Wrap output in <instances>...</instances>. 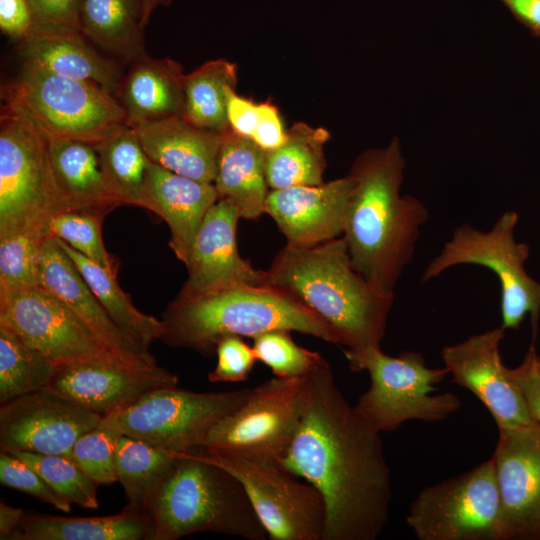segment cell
Returning <instances> with one entry per match:
<instances>
[{"label":"cell","instance_id":"7bdbcfd3","mask_svg":"<svg viewBox=\"0 0 540 540\" xmlns=\"http://www.w3.org/2000/svg\"><path fill=\"white\" fill-rule=\"evenodd\" d=\"M508 374L520 390L532 419L540 426V356L531 345L521 364L507 368Z\"/></svg>","mask_w":540,"mask_h":540},{"label":"cell","instance_id":"5bb4252c","mask_svg":"<svg viewBox=\"0 0 540 540\" xmlns=\"http://www.w3.org/2000/svg\"><path fill=\"white\" fill-rule=\"evenodd\" d=\"M307 398L308 377L275 376L250 389L245 402L210 430L201 447L279 459L298 428Z\"/></svg>","mask_w":540,"mask_h":540},{"label":"cell","instance_id":"681fc988","mask_svg":"<svg viewBox=\"0 0 540 540\" xmlns=\"http://www.w3.org/2000/svg\"><path fill=\"white\" fill-rule=\"evenodd\" d=\"M20 508L0 502V539L7 540L8 537L18 528L24 515Z\"/></svg>","mask_w":540,"mask_h":540},{"label":"cell","instance_id":"7dc6e473","mask_svg":"<svg viewBox=\"0 0 540 540\" xmlns=\"http://www.w3.org/2000/svg\"><path fill=\"white\" fill-rule=\"evenodd\" d=\"M34 27L26 0H0V29L7 36L23 40Z\"/></svg>","mask_w":540,"mask_h":540},{"label":"cell","instance_id":"8fae6325","mask_svg":"<svg viewBox=\"0 0 540 540\" xmlns=\"http://www.w3.org/2000/svg\"><path fill=\"white\" fill-rule=\"evenodd\" d=\"M249 392V388L195 392L162 387L103 416L98 426L162 449L189 453L203 445L210 430L239 408Z\"/></svg>","mask_w":540,"mask_h":540},{"label":"cell","instance_id":"bcb514c9","mask_svg":"<svg viewBox=\"0 0 540 540\" xmlns=\"http://www.w3.org/2000/svg\"><path fill=\"white\" fill-rule=\"evenodd\" d=\"M229 128L238 135L252 138L259 119V103L232 91L227 100Z\"/></svg>","mask_w":540,"mask_h":540},{"label":"cell","instance_id":"4fadbf2b","mask_svg":"<svg viewBox=\"0 0 540 540\" xmlns=\"http://www.w3.org/2000/svg\"><path fill=\"white\" fill-rule=\"evenodd\" d=\"M0 325L59 366L134 365L111 352L61 299L43 286L0 294Z\"/></svg>","mask_w":540,"mask_h":540},{"label":"cell","instance_id":"ee69618b","mask_svg":"<svg viewBox=\"0 0 540 540\" xmlns=\"http://www.w3.org/2000/svg\"><path fill=\"white\" fill-rule=\"evenodd\" d=\"M34 27L79 28L82 0H26Z\"/></svg>","mask_w":540,"mask_h":540},{"label":"cell","instance_id":"7c38bea8","mask_svg":"<svg viewBox=\"0 0 540 540\" xmlns=\"http://www.w3.org/2000/svg\"><path fill=\"white\" fill-rule=\"evenodd\" d=\"M406 523L419 540H500V498L492 458L422 489Z\"/></svg>","mask_w":540,"mask_h":540},{"label":"cell","instance_id":"4316f807","mask_svg":"<svg viewBox=\"0 0 540 540\" xmlns=\"http://www.w3.org/2000/svg\"><path fill=\"white\" fill-rule=\"evenodd\" d=\"M149 512L128 505L117 514L64 517L25 513L7 540H153Z\"/></svg>","mask_w":540,"mask_h":540},{"label":"cell","instance_id":"4dcf8cb0","mask_svg":"<svg viewBox=\"0 0 540 540\" xmlns=\"http://www.w3.org/2000/svg\"><path fill=\"white\" fill-rule=\"evenodd\" d=\"M55 239L71 258L119 330L139 348L149 351L150 345L161 339L165 330L164 322L142 313L134 306L130 297L119 286L116 273L86 258L62 240Z\"/></svg>","mask_w":540,"mask_h":540},{"label":"cell","instance_id":"d4e9b609","mask_svg":"<svg viewBox=\"0 0 540 540\" xmlns=\"http://www.w3.org/2000/svg\"><path fill=\"white\" fill-rule=\"evenodd\" d=\"M185 73L171 58L149 55L130 63L115 94L126 124L137 126L174 116H183Z\"/></svg>","mask_w":540,"mask_h":540},{"label":"cell","instance_id":"9a60e30c","mask_svg":"<svg viewBox=\"0 0 540 540\" xmlns=\"http://www.w3.org/2000/svg\"><path fill=\"white\" fill-rule=\"evenodd\" d=\"M102 417L52 387L33 391L1 404L0 448L70 458L75 442Z\"/></svg>","mask_w":540,"mask_h":540},{"label":"cell","instance_id":"7a4b0ae2","mask_svg":"<svg viewBox=\"0 0 540 540\" xmlns=\"http://www.w3.org/2000/svg\"><path fill=\"white\" fill-rule=\"evenodd\" d=\"M404 168L400 141L394 137L386 147L359 154L348 173L353 190L342 236L353 268L387 296H394L429 218L420 200L401 195Z\"/></svg>","mask_w":540,"mask_h":540},{"label":"cell","instance_id":"7402d4cb","mask_svg":"<svg viewBox=\"0 0 540 540\" xmlns=\"http://www.w3.org/2000/svg\"><path fill=\"white\" fill-rule=\"evenodd\" d=\"M217 201L218 193L213 183L177 174L151 161L141 208L155 213L167 223L169 246L184 264L207 212Z\"/></svg>","mask_w":540,"mask_h":540},{"label":"cell","instance_id":"e575fe53","mask_svg":"<svg viewBox=\"0 0 540 540\" xmlns=\"http://www.w3.org/2000/svg\"><path fill=\"white\" fill-rule=\"evenodd\" d=\"M59 365L0 325V403L51 387Z\"/></svg>","mask_w":540,"mask_h":540},{"label":"cell","instance_id":"52a82bcc","mask_svg":"<svg viewBox=\"0 0 540 540\" xmlns=\"http://www.w3.org/2000/svg\"><path fill=\"white\" fill-rule=\"evenodd\" d=\"M343 352L351 370L369 373L370 387L354 407L380 433L395 431L408 420L440 421L461 407L453 393L434 394L449 371L428 367L419 352L403 351L397 357L381 347Z\"/></svg>","mask_w":540,"mask_h":540},{"label":"cell","instance_id":"9c48e42d","mask_svg":"<svg viewBox=\"0 0 540 540\" xmlns=\"http://www.w3.org/2000/svg\"><path fill=\"white\" fill-rule=\"evenodd\" d=\"M193 453L235 476L271 540H323L326 509L320 492L274 457L224 448Z\"/></svg>","mask_w":540,"mask_h":540},{"label":"cell","instance_id":"c3c4849f","mask_svg":"<svg viewBox=\"0 0 540 540\" xmlns=\"http://www.w3.org/2000/svg\"><path fill=\"white\" fill-rule=\"evenodd\" d=\"M517 21L540 37V0H500Z\"/></svg>","mask_w":540,"mask_h":540},{"label":"cell","instance_id":"277c9868","mask_svg":"<svg viewBox=\"0 0 540 540\" xmlns=\"http://www.w3.org/2000/svg\"><path fill=\"white\" fill-rule=\"evenodd\" d=\"M161 341L202 355L226 336L254 338L272 330L296 331L339 345L332 328L290 293L269 285H239L180 296L162 315Z\"/></svg>","mask_w":540,"mask_h":540},{"label":"cell","instance_id":"d590c367","mask_svg":"<svg viewBox=\"0 0 540 540\" xmlns=\"http://www.w3.org/2000/svg\"><path fill=\"white\" fill-rule=\"evenodd\" d=\"M22 459L39 473L61 497L83 508L99 507L97 490L100 485L89 477L72 459L28 451L8 452Z\"/></svg>","mask_w":540,"mask_h":540},{"label":"cell","instance_id":"2e32d148","mask_svg":"<svg viewBox=\"0 0 540 540\" xmlns=\"http://www.w3.org/2000/svg\"><path fill=\"white\" fill-rule=\"evenodd\" d=\"M492 455L500 498V540H540V426L498 429Z\"/></svg>","mask_w":540,"mask_h":540},{"label":"cell","instance_id":"ac0fdd59","mask_svg":"<svg viewBox=\"0 0 540 540\" xmlns=\"http://www.w3.org/2000/svg\"><path fill=\"white\" fill-rule=\"evenodd\" d=\"M236 209L226 200L207 212L189 253L187 279L178 295L198 296L239 285H266L265 270L240 256Z\"/></svg>","mask_w":540,"mask_h":540},{"label":"cell","instance_id":"cb8c5ba5","mask_svg":"<svg viewBox=\"0 0 540 540\" xmlns=\"http://www.w3.org/2000/svg\"><path fill=\"white\" fill-rule=\"evenodd\" d=\"M149 159L177 174L213 183L223 133L174 116L133 127Z\"/></svg>","mask_w":540,"mask_h":540},{"label":"cell","instance_id":"d6a6232c","mask_svg":"<svg viewBox=\"0 0 540 540\" xmlns=\"http://www.w3.org/2000/svg\"><path fill=\"white\" fill-rule=\"evenodd\" d=\"M107 187L120 205L141 207L151 160L132 126L120 125L95 144Z\"/></svg>","mask_w":540,"mask_h":540},{"label":"cell","instance_id":"e0dca14e","mask_svg":"<svg viewBox=\"0 0 540 540\" xmlns=\"http://www.w3.org/2000/svg\"><path fill=\"white\" fill-rule=\"evenodd\" d=\"M505 336L501 326L441 351L444 366L452 380L472 392L488 409L498 429H510L534 423L524 398L510 378L499 353Z\"/></svg>","mask_w":540,"mask_h":540},{"label":"cell","instance_id":"74e56055","mask_svg":"<svg viewBox=\"0 0 540 540\" xmlns=\"http://www.w3.org/2000/svg\"><path fill=\"white\" fill-rule=\"evenodd\" d=\"M106 214L87 210H65L49 223V235L103 268L117 274L115 259L108 253L102 239V223Z\"/></svg>","mask_w":540,"mask_h":540},{"label":"cell","instance_id":"6da1fadb","mask_svg":"<svg viewBox=\"0 0 540 540\" xmlns=\"http://www.w3.org/2000/svg\"><path fill=\"white\" fill-rule=\"evenodd\" d=\"M278 460L320 492L326 509L323 540L380 535L392 498L380 432L349 404L329 364L308 376L303 416Z\"/></svg>","mask_w":540,"mask_h":540},{"label":"cell","instance_id":"484cf974","mask_svg":"<svg viewBox=\"0 0 540 540\" xmlns=\"http://www.w3.org/2000/svg\"><path fill=\"white\" fill-rule=\"evenodd\" d=\"M213 184L218 199L231 203L240 219H258L265 214L270 192L265 173V150L251 138L227 130L223 133Z\"/></svg>","mask_w":540,"mask_h":540},{"label":"cell","instance_id":"f907efd6","mask_svg":"<svg viewBox=\"0 0 540 540\" xmlns=\"http://www.w3.org/2000/svg\"><path fill=\"white\" fill-rule=\"evenodd\" d=\"M172 0H144L145 5V22L148 23L151 14L155 9L161 6L171 4Z\"/></svg>","mask_w":540,"mask_h":540},{"label":"cell","instance_id":"44dd1931","mask_svg":"<svg viewBox=\"0 0 540 540\" xmlns=\"http://www.w3.org/2000/svg\"><path fill=\"white\" fill-rule=\"evenodd\" d=\"M41 284L74 311L115 355L134 365L157 363L149 351L139 348L119 330L71 258L50 235L41 249Z\"/></svg>","mask_w":540,"mask_h":540},{"label":"cell","instance_id":"ab89813d","mask_svg":"<svg viewBox=\"0 0 540 540\" xmlns=\"http://www.w3.org/2000/svg\"><path fill=\"white\" fill-rule=\"evenodd\" d=\"M120 435L97 426L79 437L70 459L97 483H114L117 481L115 456Z\"/></svg>","mask_w":540,"mask_h":540},{"label":"cell","instance_id":"f1b7e54d","mask_svg":"<svg viewBox=\"0 0 540 540\" xmlns=\"http://www.w3.org/2000/svg\"><path fill=\"white\" fill-rule=\"evenodd\" d=\"M144 0H82L81 32L98 48L132 63L147 56Z\"/></svg>","mask_w":540,"mask_h":540},{"label":"cell","instance_id":"8d00e7d4","mask_svg":"<svg viewBox=\"0 0 540 540\" xmlns=\"http://www.w3.org/2000/svg\"><path fill=\"white\" fill-rule=\"evenodd\" d=\"M46 237L36 232L0 236V294L42 286L41 249Z\"/></svg>","mask_w":540,"mask_h":540},{"label":"cell","instance_id":"ffe728a7","mask_svg":"<svg viewBox=\"0 0 540 540\" xmlns=\"http://www.w3.org/2000/svg\"><path fill=\"white\" fill-rule=\"evenodd\" d=\"M178 376L156 364L79 363L60 366L51 387L79 405L105 416L144 395L178 384Z\"/></svg>","mask_w":540,"mask_h":540},{"label":"cell","instance_id":"60d3db41","mask_svg":"<svg viewBox=\"0 0 540 540\" xmlns=\"http://www.w3.org/2000/svg\"><path fill=\"white\" fill-rule=\"evenodd\" d=\"M0 482L60 511H71V503L57 494L39 473L22 459L5 451L0 453Z\"/></svg>","mask_w":540,"mask_h":540},{"label":"cell","instance_id":"603a6c76","mask_svg":"<svg viewBox=\"0 0 540 540\" xmlns=\"http://www.w3.org/2000/svg\"><path fill=\"white\" fill-rule=\"evenodd\" d=\"M24 66L57 76L94 82L116 94L123 72L97 51L78 28L33 27L20 41Z\"/></svg>","mask_w":540,"mask_h":540},{"label":"cell","instance_id":"5b68a950","mask_svg":"<svg viewBox=\"0 0 540 540\" xmlns=\"http://www.w3.org/2000/svg\"><path fill=\"white\" fill-rule=\"evenodd\" d=\"M173 452L177 463L148 507L155 525L153 540H176L199 532L268 538L235 476L193 452Z\"/></svg>","mask_w":540,"mask_h":540},{"label":"cell","instance_id":"b9f144b4","mask_svg":"<svg viewBox=\"0 0 540 540\" xmlns=\"http://www.w3.org/2000/svg\"><path fill=\"white\" fill-rule=\"evenodd\" d=\"M215 354L216 365L208 374V380L213 383L244 381L257 361L253 347L239 336H226L220 339Z\"/></svg>","mask_w":540,"mask_h":540},{"label":"cell","instance_id":"8992f818","mask_svg":"<svg viewBox=\"0 0 540 540\" xmlns=\"http://www.w3.org/2000/svg\"><path fill=\"white\" fill-rule=\"evenodd\" d=\"M70 207L51 165L48 140L19 108L4 103L0 115V236L49 235V223Z\"/></svg>","mask_w":540,"mask_h":540},{"label":"cell","instance_id":"ba28073f","mask_svg":"<svg viewBox=\"0 0 540 540\" xmlns=\"http://www.w3.org/2000/svg\"><path fill=\"white\" fill-rule=\"evenodd\" d=\"M1 95L23 111L48 140L97 144L126 123L118 99L102 86L29 66H22Z\"/></svg>","mask_w":540,"mask_h":540},{"label":"cell","instance_id":"30bf717a","mask_svg":"<svg viewBox=\"0 0 540 540\" xmlns=\"http://www.w3.org/2000/svg\"><path fill=\"white\" fill-rule=\"evenodd\" d=\"M518 214L504 212L485 232L469 223L457 227L441 252L427 265L421 282L425 283L447 269L473 264L490 269L497 276L501 288V327L518 329L530 316L534 337L540 316V283L525 270L530 249L515 240Z\"/></svg>","mask_w":540,"mask_h":540},{"label":"cell","instance_id":"f35d334b","mask_svg":"<svg viewBox=\"0 0 540 540\" xmlns=\"http://www.w3.org/2000/svg\"><path fill=\"white\" fill-rule=\"evenodd\" d=\"M252 347L257 361L277 377L306 378L328 364L318 352L297 345L286 330L262 333L253 338Z\"/></svg>","mask_w":540,"mask_h":540},{"label":"cell","instance_id":"83f0119b","mask_svg":"<svg viewBox=\"0 0 540 540\" xmlns=\"http://www.w3.org/2000/svg\"><path fill=\"white\" fill-rule=\"evenodd\" d=\"M48 149L56 181L70 210L107 215L121 206L107 187L95 144L54 139L48 140Z\"/></svg>","mask_w":540,"mask_h":540},{"label":"cell","instance_id":"d6986e66","mask_svg":"<svg viewBox=\"0 0 540 540\" xmlns=\"http://www.w3.org/2000/svg\"><path fill=\"white\" fill-rule=\"evenodd\" d=\"M353 190L349 174L320 185L270 190L265 214L287 242L309 246L343 235Z\"/></svg>","mask_w":540,"mask_h":540},{"label":"cell","instance_id":"1f68e13d","mask_svg":"<svg viewBox=\"0 0 540 540\" xmlns=\"http://www.w3.org/2000/svg\"><path fill=\"white\" fill-rule=\"evenodd\" d=\"M177 463L173 451L120 435L116 448L117 481L123 487L127 505L148 512V507Z\"/></svg>","mask_w":540,"mask_h":540},{"label":"cell","instance_id":"f546056e","mask_svg":"<svg viewBox=\"0 0 540 540\" xmlns=\"http://www.w3.org/2000/svg\"><path fill=\"white\" fill-rule=\"evenodd\" d=\"M329 139L327 129L304 122L287 129L285 141L265 151V173L270 190L324 183L325 145Z\"/></svg>","mask_w":540,"mask_h":540},{"label":"cell","instance_id":"f6af8a7d","mask_svg":"<svg viewBox=\"0 0 540 540\" xmlns=\"http://www.w3.org/2000/svg\"><path fill=\"white\" fill-rule=\"evenodd\" d=\"M251 139L265 151L275 149L285 141L286 130L277 106L271 101L259 103V119Z\"/></svg>","mask_w":540,"mask_h":540},{"label":"cell","instance_id":"3957f363","mask_svg":"<svg viewBox=\"0 0 540 540\" xmlns=\"http://www.w3.org/2000/svg\"><path fill=\"white\" fill-rule=\"evenodd\" d=\"M335 332L345 352L381 347L394 296L375 290L352 266L343 236L309 245L286 243L265 270Z\"/></svg>","mask_w":540,"mask_h":540},{"label":"cell","instance_id":"836d02e7","mask_svg":"<svg viewBox=\"0 0 540 540\" xmlns=\"http://www.w3.org/2000/svg\"><path fill=\"white\" fill-rule=\"evenodd\" d=\"M235 63L226 59L210 60L185 75L183 117L190 123L217 133L229 130L227 100L236 91Z\"/></svg>","mask_w":540,"mask_h":540}]
</instances>
